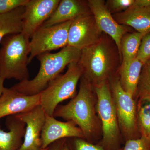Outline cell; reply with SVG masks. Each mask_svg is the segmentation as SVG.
<instances>
[{"label": "cell", "mask_w": 150, "mask_h": 150, "mask_svg": "<svg viewBox=\"0 0 150 150\" xmlns=\"http://www.w3.org/2000/svg\"><path fill=\"white\" fill-rule=\"evenodd\" d=\"M144 64L137 59L121 64L118 70L119 81L122 88L134 97L137 93Z\"/></svg>", "instance_id": "cell-18"}, {"label": "cell", "mask_w": 150, "mask_h": 150, "mask_svg": "<svg viewBox=\"0 0 150 150\" xmlns=\"http://www.w3.org/2000/svg\"><path fill=\"white\" fill-rule=\"evenodd\" d=\"M16 116L25 124V133L22 144L18 150H40L41 135L46 114L40 105Z\"/></svg>", "instance_id": "cell-12"}, {"label": "cell", "mask_w": 150, "mask_h": 150, "mask_svg": "<svg viewBox=\"0 0 150 150\" xmlns=\"http://www.w3.org/2000/svg\"><path fill=\"white\" fill-rule=\"evenodd\" d=\"M81 53V50L67 46L57 53L46 52L40 54L36 57L40 65L35 77L19 82L11 88L26 95L38 94L61 74L67 66L72 62L79 61Z\"/></svg>", "instance_id": "cell-2"}, {"label": "cell", "mask_w": 150, "mask_h": 150, "mask_svg": "<svg viewBox=\"0 0 150 150\" xmlns=\"http://www.w3.org/2000/svg\"><path fill=\"white\" fill-rule=\"evenodd\" d=\"M66 141V139H63L56 141L49 146V150H62Z\"/></svg>", "instance_id": "cell-28"}, {"label": "cell", "mask_w": 150, "mask_h": 150, "mask_svg": "<svg viewBox=\"0 0 150 150\" xmlns=\"http://www.w3.org/2000/svg\"><path fill=\"white\" fill-rule=\"evenodd\" d=\"M90 12L88 1L62 0L52 15L42 26L49 27L73 21L81 16Z\"/></svg>", "instance_id": "cell-15"}, {"label": "cell", "mask_w": 150, "mask_h": 150, "mask_svg": "<svg viewBox=\"0 0 150 150\" xmlns=\"http://www.w3.org/2000/svg\"><path fill=\"white\" fill-rule=\"evenodd\" d=\"M89 7L101 32L109 35L114 40L120 53L121 40L129 32L127 26L119 24L107 8L105 1L88 0ZM122 60V59H121Z\"/></svg>", "instance_id": "cell-11"}, {"label": "cell", "mask_w": 150, "mask_h": 150, "mask_svg": "<svg viewBox=\"0 0 150 150\" xmlns=\"http://www.w3.org/2000/svg\"><path fill=\"white\" fill-rule=\"evenodd\" d=\"M96 111L102 124L101 146L105 150H118L120 129L114 100L108 82L95 87Z\"/></svg>", "instance_id": "cell-6"}, {"label": "cell", "mask_w": 150, "mask_h": 150, "mask_svg": "<svg viewBox=\"0 0 150 150\" xmlns=\"http://www.w3.org/2000/svg\"><path fill=\"white\" fill-rule=\"evenodd\" d=\"M144 35L137 31L128 32L123 35L120 47L121 64L128 63L137 58Z\"/></svg>", "instance_id": "cell-20"}, {"label": "cell", "mask_w": 150, "mask_h": 150, "mask_svg": "<svg viewBox=\"0 0 150 150\" xmlns=\"http://www.w3.org/2000/svg\"><path fill=\"white\" fill-rule=\"evenodd\" d=\"M134 4L139 6L150 8V0H135Z\"/></svg>", "instance_id": "cell-29"}, {"label": "cell", "mask_w": 150, "mask_h": 150, "mask_svg": "<svg viewBox=\"0 0 150 150\" xmlns=\"http://www.w3.org/2000/svg\"><path fill=\"white\" fill-rule=\"evenodd\" d=\"M138 131L141 137L150 140V99L140 98L137 105Z\"/></svg>", "instance_id": "cell-21"}, {"label": "cell", "mask_w": 150, "mask_h": 150, "mask_svg": "<svg viewBox=\"0 0 150 150\" xmlns=\"http://www.w3.org/2000/svg\"><path fill=\"white\" fill-rule=\"evenodd\" d=\"M67 138L85 139L81 130L71 121L62 122L53 116L46 115L41 135V149L54 142Z\"/></svg>", "instance_id": "cell-14"}, {"label": "cell", "mask_w": 150, "mask_h": 150, "mask_svg": "<svg viewBox=\"0 0 150 150\" xmlns=\"http://www.w3.org/2000/svg\"><path fill=\"white\" fill-rule=\"evenodd\" d=\"M60 0H28L23 16V33L30 38L52 15Z\"/></svg>", "instance_id": "cell-10"}, {"label": "cell", "mask_w": 150, "mask_h": 150, "mask_svg": "<svg viewBox=\"0 0 150 150\" xmlns=\"http://www.w3.org/2000/svg\"><path fill=\"white\" fill-rule=\"evenodd\" d=\"M4 80L3 79L0 78V96L2 93L3 90H4Z\"/></svg>", "instance_id": "cell-30"}, {"label": "cell", "mask_w": 150, "mask_h": 150, "mask_svg": "<svg viewBox=\"0 0 150 150\" xmlns=\"http://www.w3.org/2000/svg\"><path fill=\"white\" fill-rule=\"evenodd\" d=\"M137 59L143 64L150 59V33L144 35L142 38Z\"/></svg>", "instance_id": "cell-25"}, {"label": "cell", "mask_w": 150, "mask_h": 150, "mask_svg": "<svg viewBox=\"0 0 150 150\" xmlns=\"http://www.w3.org/2000/svg\"><path fill=\"white\" fill-rule=\"evenodd\" d=\"M122 60L114 40L103 33L96 43L81 50L79 62L93 86L108 82L118 71Z\"/></svg>", "instance_id": "cell-1"}, {"label": "cell", "mask_w": 150, "mask_h": 150, "mask_svg": "<svg viewBox=\"0 0 150 150\" xmlns=\"http://www.w3.org/2000/svg\"><path fill=\"white\" fill-rule=\"evenodd\" d=\"M103 33L93 14L86 13L72 22L68 33V46L81 51L96 43Z\"/></svg>", "instance_id": "cell-9"}, {"label": "cell", "mask_w": 150, "mask_h": 150, "mask_svg": "<svg viewBox=\"0 0 150 150\" xmlns=\"http://www.w3.org/2000/svg\"><path fill=\"white\" fill-rule=\"evenodd\" d=\"M137 93L139 99H150V59L142 67Z\"/></svg>", "instance_id": "cell-22"}, {"label": "cell", "mask_w": 150, "mask_h": 150, "mask_svg": "<svg viewBox=\"0 0 150 150\" xmlns=\"http://www.w3.org/2000/svg\"><path fill=\"white\" fill-rule=\"evenodd\" d=\"M49 146L48 147L46 148V149H41L40 150H49Z\"/></svg>", "instance_id": "cell-32"}, {"label": "cell", "mask_w": 150, "mask_h": 150, "mask_svg": "<svg viewBox=\"0 0 150 150\" xmlns=\"http://www.w3.org/2000/svg\"><path fill=\"white\" fill-rule=\"evenodd\" d=\"M62 150H70L69 145H68V144L67 143V141H66L64 144V146H63Z\"/></svg>", "instance_id": "cell-31"}, {"label": "cell", "mask_w": 150, "mask_h": 150, "mask_svg": "<svg viewBox=\"0 0 150 150\" xmlns=\"http://www.w3.org/2000/svg\"><path fill=\"white\" fill-rule=\"evenodd\" d=\"M73 21L49 27L41 26L30 40L28 64L40 54L68 46V33Z\"/></svg>", "instance_id": "cell-8"}, {"label": "cell", "mask_w": 150, "mask_h": 150, "mask_svg": "<svg viewBox=\"0 0 150 150\" xmlns=\"http://www.w3.org/2000/svg\"><path fill=\"white\" fill-rule=\"evenodd\" d=\"M83 75L79 61L72 62L64 74L58 76L39 93L40 105L46 115L53 116L59 103L76 96L77 86Z\"/></svg>", "instance_id": "cell-5"}, {"label": "cell", "mask_w": 150, "mask_h": 150, "mask_svg": "<svg viewBox=\"0 0 150 150\" xmlns=\"http://www.w3.org/2000/svg\"><path fill=\"white\" fill-rule=\"evenodd\" d=\"M134 2L135 0H108L105 2L107 8L113 14L126 10Z\"/></svg>", "instance_id": "cell-23"}, {"label": "cell", "mask_w": 150, "mask_h": 150, "mask_svg": "<svg viewBox=\"0 0 150 150\" xmlns=\"http://www.w3.org/2000/svg\"><path fill=\"white\" fill-rule=\"evenodd\" d=\"M40 105V94L28 96L4 88L0 96V119L27 112Z\"/></svg>", "instance_id": "cell-13"}, {"label": "cell", "mask_w": 150, "mask_h": 150, "mask_svg": "<svg viewBox=\"0 0 150 150\" xmlns=\"http://www.w3.org/2000/svg\"><path fill=\"white\" fill-rule=\"evenodd\" d=\"M28 1V0H0V13H7L24 6Z\"/></svg>", "instance_id": "cell-26"}, {"label": "cell", "mask_w": 150, "mask_h": 150, "mask_svg": "<svg viewBox=\"0 0 150 150\" xmlns=\"http://www.w3.org/2000/svg\"><path fill=\"white\" fill-rule=\"evenodd\" d=\"M110 88L115 104L120 131L127 140L137 139L138 130L137 105L134 97L122 88L118 76L110 79Z\"/></svg>", "instance_id": "cell-7"}, {"label": "cell", "mask_w": 150, "mask_h": 150, "mask_svg": "<svg viewBox=\"0 0 150 150\" xmlns=\"http://www.w3.org/2000/svg\"><path fill=\"white\" fill-rule=\"evenodd\" d=\"M30 38L23 33L6 36L0 48V78L19 82L29 79Z\"/></svg>", "instance_id": "cell-4"}, {"label": "cell", "mask_w": 150, "mask_h": 150, "mask_svg": "<svg viewBox=\"0 0 150 150\" xmlns=\"http://www.w3.org/2000/svg\"><path fill=\"white\" fill-rule=\"evenodd\" d=\"M24 6L5 13H0V43L6 36L23 32Z\"/></svg>", "instance_id": "cell-19"}, {"label": "cell", "mask_w": 150, "mask_h": 150, "mask_svg": "<svg viewBox=\"0 0 150 150\" xmlns=\"http://www.w3.org/2000/svg\"><path fill=\"white\" fill-rule=\"evenodd\" d=\"M74 139L72 146L70 147L69 146L71 150H105L101 146L93 144L86 141L84 139L74 138ZM122 150L123 149H120L118 150Z\"/></svg>", "instance_id": "cell-27"}, {"label": "cell", "mask_w": 150, "mask_h": 150, "mask_svg": "<svg viewBox=\"0 0 150 150\" xmlns=\"http://www.w3.org/2000/svg\"><path fill=\"white\" fill-rule=\"evenodd\" d=\"M6 124L9 131L0 130V150H18L23 142L25 124L16 115L7 117Z\"/></svg>", "instance_id": "cell-17"}, {"label": "cell", "mask_w": 150, "mask_h": 150, "mask_svg": "<svg viewBox=\"0 0 150 150\" xmlns=\"http://www.w3.org/2000/svg\"><path fill=\"white\" fill-rule=\"evenodd\" d=\"M112 15L119 24L130 26L144 35L150 33V8L134 4L126 10Z\"/></svg>", "instance_id": "cell-16"}, {"label": "cell", "mask_w": 150, "mask_h": 150, "mask_svg": "<svg viewBox=\"0 0 150 150\" xmlns=\"http://www.w3.org/2000/svg\"><path fill=\"white\" fill-rule=\"evenodd\" d=\"M122 150H150V140L141 137L127 140Z\"/></svg>", "instance_id": "cell-24"}, {"label": "cell", "mask_w": 150, "mask_h": 150, "mask_svg": "<svg viewBox=\"0 0 150 150\" xmlns=\"http://www.w3.org/2000/svg\"><path fill=\"white\" fill-rule=\"evenodd\" d=\"M90 83L83 76L76 96L64 105H58L53 116L74 122L81 130L85 139H90L97 129V118Z\"/></svg>", "instance_id": "cell-3"}]
</instances>
